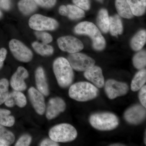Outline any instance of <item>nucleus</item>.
I'll return each mask as SVG.
<instances>
[{
  "label": "nucleus",
  "instance_id": "nucleus-10",
  "mask_svg": "<svg viewBox=\"0 0 146 146\" xmlns=\"http://www.w3.org/2000/svg\"><path fill=\"white\" fill-rule=\"evenodd\" d=\"M123 116L128 123L133 125L140 124L145 119L146 108L141 105H134L126 110Z\"/></svg>",
  "mask_w": 146,
  "mask_h": 146
},
{
  "label": "nucleus",
  "instance_id": "nucleus-17",
  "mask_svg": "<svg viewBox=\"0 0 146 146\" xmlns=\"http://www.w3.org/2000/svg\"><path fill=\"white\" fill-rule=\"evenodd\" d=\"M109 31L113 36H117L119 35L122 34V22L119 15L116 14L109 17Z\"/></svg>",
  "mask_w": 146,
  "mask_h": 146
},
{
  "label": "nucleus",
  "instance_id": "nucleus-20",
  "mask_svg": "<svg viewBox=\"0 0 146 146\" xmlns=\"http://www.w3.org/2000/svg\"><path fill=\"white\" fill-rule=\"evenodd\" d=\"M98 26L102 32L106 33L109 31V17L108 11L105 9H102L98 13L97 18Z\"/></svg>",
  "mask_w": 146,
  "mask_h": 146
},
{
  "label": "nucleus",
  "instance_id": "nucleus-13",
  "mask_svg": "<svg viewBox=\"0 0 146 146\" xmlns=\"http://www.w3.org/2000/svg\"><path fill=\"white\" fill-rule=\"evenodd\" d=\"M29 72L26 69L22 66H19L11 76V86L15 91H25L27 88L25 80L29 77Z\"/></svg>",
  "mask_w": 146,
  "mask_h": 146
},
{
  "label": "nucleus",
  "instance_id": "nucleus-11",
  "mask_svg": "<svg viewBox=\"0 0 146 146\" xmlns=\"http://www.w3.org/2000/svg\"><path fill=\"white\" fill-rule=\"evenodd\" d=\"M58 47L61 50L70 54L80 51L84 48V45L80 40L74 36H65L57 39Z\"/></svg>",
  "mask_w": 146,
  "mask_h": 146
},
{
  "label": "nucleus",
  "instance_id": "nucleus-12",
  "mask_svg": "<svg viewBox=\"0 0 146 146\" xmlns=\"http://www.w3.org/2000/svg\"><path fill=\"white\" fill-rule=\"evenodd\" d=\"M66 108V104L64 100L59 97L52 98L48 102L46 117L48 119H53L64 112Z\"/></svg>",
  "mask_w": 146,
  "mask_h": 146
},
{
  "label": "nucleus",
  "instance_id": "nucleus-31",
  "mask_svg": "<svg viewBox=\"0 0 146 146\" xmlns=\"http://www.w3.org/2000/svg\"><path fill=\"white\" fill-rule=\"evenodd\" d=\"M35 33L37 39L41 40L42 43L48 44L52 41V36L48 33L43 31H37Z\"/></svg>",
  "mask_w": 146,
  "mask_h": 146
},
{
  "label": "nucleus",
  "instance_id": "nucleus-32",
  "mask_svg": "<svg viewBox=\"0 0 146 146\" xmlns=\"http://www.w3.org/2000/svg\"><path fill=\"white\" fill-rule=\"evenodd\" d=\"M31 136L28 134H24L18 139L15 144V146H28L31 144Z\"/></svg>",
  "mask_w": 146,
  "mask_h": 146
},
{
  "label": "nucleus",
  "instance_id": "nucleus-30",
  "mask_svg": "<svg viewBox=\"0 0 146 146\" xmlns=\"http://www.w3.org/2000/svg\"><path fill=\"white\" fill-rule=\"evenodd\" d=\"M0 140L5 141L10 145L15 141V137L12 132L7 129L3 126L0 125Z\"/></svg>",
  "mask_w": 146,
  "mask_h": 146
},
{
  "label": "nucleus",
  "instance_id": "nucleus-7",
  "mask_svg": "<svg viewBox=\"0 0 146 146\" xmlns=\"http://www.w3.org/2000/svg\"><path fill=\"white\" fill-rule=\"evenodd\" d=\"M67 60L73 69L78 72H84L94 66L96 61L89 56L76 52L70 54Z\"/></svg>",
  "mask_w": 146,
  "mask_h": 146
},
{
  "label": "nucleus",
  "instance_id": "nucleus-33",
  "mask_svg": "<svg viewBox=\"0 0 146 146\" xmlns=\"http://www.w3.org/2000/svg\"><path fill=\"white\" fill-rule=\"evenodd\" d=\"M37 5L43 8H50L54 6L56 0H34Z\"/></svg>",
  "mask_w": 146,
  "mask_h": 146
},
{
  "label": "nucleus",
  "instance_id": "nucleus-25",
  "mask_svg": "<svg viewBox=\"0 0 146 146\" xmlns=\"http://www.w3.org/2000/svg\"><path fill=\"white\" fill-rule=\"evenodd\" d=\"M11 112L8 110L0 108V125L3 126L11 127L15 123L14 117L10 115Z\"/></svg>",
  "mask_w": 146,
  "mask_h": 146
},
{
  "label": "nucleus",
  "instance_id": "nucleus-35",
  "mask_svg": "<svg viewBox=\"0 0 146 146\" xmlns=\"http://www.w3.org/2000/svg\"><path fill=\"white\" fill-rule=\"evenodd\" d=\"M138 98L142 105L146 108V86L144 85L139 90Z\"/></svg>",
  "mask_w": 146,
  "mask_h": 146
},
{
  "label": "nucleus",
  "instance_id": "nucleus-27",
  "mask_svg": "<svg viewBox=\"0 0 146 146\" xmlns=\"http://www.w3.org/2000/svg\"><path fill=\"white\" fill-rule=\"evenodd\" d=\"M68 9L67 16L72 20H77L84 18L85 16V12L83 9L75 5H67Z\"/></svg>",
  "mask_w": 146,
  "mask_h": 146
},
{
  "label": "nucleus",
  "instance_id": "nucleus-36",
  "mask_svg": "<svg viewBox=\"0 0 146 146\" xmlns=\"http://www.w3.org/2000/svg\"><path fill=\"white\" fill-rule=\"evenodd\" d=\"M39 145L41 146H58L59 144L55 142L50 138H46L41 142Z\"/></svg>",
  "mask_w": 146,
  "mask_h": 146
},
{
  "label": "nucleus",
  "instance_id": "nucleus-43",
  "mask_svg": "<svg viewBox=\"0 0 146 146\" xmlns=\"http://www.w3.org/2000/svg\"><path fill=\"white\" fill-rule=\"evenodd\" d=\"M98 1L100 2H102L103 1V0H98Z\"/></svg>",
  "mask_w": 146,
  "mask_h": 146
},
{
  "label": "nucleus",
  "instance_id": "nucleus-28",
  "mask_svg": "<svg viewBox=\"0 0 146 146\" xmlns=\"http://www.w3.org/2000/svg\"><path fill=\"white\" fill-rule=\"evenodd\" d=\"M9 95L12 98L15 105L20 108H24L27 104V98L20 91L14 90L11 93H9Z\"/></svg>",
  "mask_w": 146,
  "mask_h": 146
},
{
  "label": "nucleus",
  "instance_id": "nucleus-2",
  "mask_svg": "<svg viewBox=\"0 0 146 146\" xmlns=\"http://www.w3.org/2000/svg\"><path fill=\"white\" fill-rule=\"evenodd\" d=\"M74 31L77 34L89 36L92 40L93 48L96 50L102 51L105 48V39L93 23L88 21L81 22L75 27Z\"/></svg>",
  "mask_w": 146,
  "mask_h": 146
},
{
  "label": "nucleus",
  "instance_id": "nucleus-3",
  "mask_svg": "<svg viewBox=\"0 0 146 146\" xmlns=\"http://www.w3.org/2000/svg\"><path fill=\"white\" fill-rule=\"evenodd\" d=\"M99 94L96 86L87 82H80L70 87L69 96L72 99L80 102L89 101L96 98Z\"/></svg>",
  "mask_w": 146,
  "mask_h": 146
},
{
  "label": "nucleus",
  "instance_id": "nucleus-16",
  "mask_svg": "<svg viewBox=\"0 0 146 146\" xmlns=\"http://www.w3.org/2000/svg\"><path fill=\"white\" fill-rule=\"evenodd\" d=\"M35 80L37 90L44 96H48L50 91L44 70L42 67L37 68L35 72Z\"/></svg>",
  "mask_w": 146,
  "mask_h": 146
},
{
  "label": "nucleus",
  "instance_id": "nucleus-18",
  "mask_svg": "<svg viewBox=\"0 0 146 146\" xmlns=\"http://www.w3.org/2000/svg\"><path fill=\"white\" fill-rule=\"evenodd\" d=\"M146 42V30H141L132 37L130 42L131 47L133 50L138 51L142 50Z\"/></svg>",
  "mask_w": 146,
  "mask_h": 146
},
{
  "label": "nucleus",
  "instance_id": "nucleus-40",
  "mask_svg": "<svg viewBox=\"0 0 146 146\" xmlns=\"http://www.w3.org/2000/svg\"><path fill=\"white\" fill-rule=\"evenodd\" d=\"M9 146L6 142L3 140H0V146Z\"/></svg>",
  "mask_w": 146,
  "mask_h": 146
},
{
  "label": "nucleus",
  "instance_id": "nucleus-34",
  "mask_svg": "<svg viewBox=\"0 0 146 146\" xmlns=\"http://www.w3.org/2000/svg\"><path fill=\"white\" fill-rule=\"evenodd\" d=\"M73 2L75 5L83 10H88L90 8L89 0H73Z\"/></svg>",
  "mask_w": 146,
  "mask_h": 146
},
{
  "label": "nucleus",
  "instance_id": "nucleus-1",
  "mask_svg": "<svg viewBox=\"0 0 146 146\" xmlns=\"http://www.w3.org/2000/svg\"><path fill=\"white\" fill-rule=\"evenodd\" d=\"M53 70L60 87L66 88L70 86L74 76L73 69L67 59L63 57L57 58L53 63Z\"/></svg>",
  "mask_w": 146,
  "mask_h": 146
},
{
  "label": "nucleus",
  "instance_id": "nucleus-38",
  "mask_svg": "<svg viewBox=\"0 0 146 146\" xmlns=\"http://www.w3.org/2000/svg\"><path fill=\"white\" fill-rule=\"evenodd\" d=\"M11 6L10 0H0V7L5 10H9Z\"/></svg>",
  "mask_w": 146,
  "mask_h": 146
},
{
  "label": "nucleus",
  "instance_id": "nucleus-5",
  "mask_svg": "<svg viewBox=\"0 0 146 146\" xmlns=\"http://www.w3.org/2000/svg\"><path fill=\"white\" fill-rule=\"evenodd\" d=\"M49 136L57 143H67L75 140L78 132L75 128L68 123H61L54 126L50 129Z\"/></svg>",
  "mask_w": 146,
  "mask_h": 146
},
{
  "label": "nucleus",
  "instance_id": "nucleus-4",
  "mask_svg": "<svg viewBox=\"0 0 146 146\" xmlns=\"http://www.w3.org/2000/svg\"><path fill=\"white\" fill-rule=\"evenodd\" d=\"M89 121L93 127L102 131L113 130L119 124V120L117 115L110 112L94 113L90 116Z\"/></svg>",
  "mask_w": 146,
  "mask_h": 146
},
{
  "label": "nucleus",
  "instance_id": "nucleus-9",
  "mask_svg": "<svg viewBox=\"0 0 146 146\" xmlns=\"http://www.w3.org/2000/svg\"><path fill=\"white\" fill-rule=\"evenodd\" d=\"M104 86L106 94L110 100L125 96L129 90L127 84L114 79L108 80L105 83Z\"/></svg>",
  "mask_w": 146,
  "mask_h": 146
},
{
  "label": "nucleus",
  "instance_id": "nucleus-26",
  "mask_svg": "<svg viewBox=\"0 0 146 146\" xmlns=\"http://www.w3.org/2000/svg\"><path fill=\"white\" fill-rule=\"evenodd\" d=\"M133 66L136 69H144L146 65V52L145 50H141L134 55L132 59Z\"/></svg>",
  "mask_w": 146,
  "mask_h": 146
},
{
  "label": "nucleus",
  "instance_id": "nucleus-22",
  "mask_svg": "<svg viewBox=\"0 0 146 146\" xmlns=\"http://www.w3.org/2000/svg\"><path fill=\"white\" fill-rule=\"evenodd\" d=\"M115 7L119 16L126 19L133 17L129 6L126 0H116Z\"/></svg>",
  "mask_w": 146,
  "mask_h": 146
},
{
  "label": "nucleus",
  "instance_id": "nucleus-39",
  "mask_svg": "<svg viewBox=\"0 0 146 146\" xmlns=\"http://www.w3.org/2000/svg\"><path fill=\"white\" fill-rule=\"evenodd\" d=\"M59 14L61 16H67L68 15V9L67 6L61 5L59 8Z\"/></svg>",
  "mask_w": 146,
  "mask_h": 146
},
{
  "label": "nucleus",
  "instance_id": "nucleus-37",
  "mask_svg": "<svg viewBox=\"0 0 146 146\" xmlns=\"http://www.w3.org/2000/svg\"><path fill=\"white\" fill-rule=\"evenodd\" d=\"M7 54V51L5 48L0 49V69L3 66L4 61L5 60Z\"/></svg>",
  "mask_w": 146,
  "mask_h": 146
},
{
  "label": "nucleus",
  "instance_id": "nucleus-8",
  "mask_svg": "<svg viewBox=\"0 0 146 146\" xmlns=\"http://www.w3.org/2000/svg\"><path fill=\"white\" fill-rule=\"evenodd\" d=\"M9 48L13 56L21 62L28 63L33 58L31 50L18 39H11L9 43Z\"/></svg>",
  "mask_w": 146,
  "mask_h": 146
},
{
  "label": "nucleus",
  "instance_id": "nucleus-42",
  "mask_svg": "<svg viewBox=\"0 0 146 146\" xmlns=\"http://www.w3.org/2000/svg\"><path fill=\"white\" fill-rule=\"evenodd\" d=\"M2 15V14L1 12V11H0V18H1V17Z\"/></svg>",
  "mask_w": 146,
  "mask_h": 146
},
{
  "label": "nucleus",
  "instance_id": "nucleus-41",
  "mask_svg": "<svg viewBox=\"0 0 146 146\" xmlns=\"http://www.w3.org/2000/svg\"><path fill=\"white\" fill-rule=\"evenodd\" d=\"M110 146H125V145H123L122 144L120 143H115L112 144V145H110Z\"/></svg>",
  "mask_w": 146,
  "mask_h": 146
},
{
  "label": "nucleus",
  "instance_id": "nucleus-6",
  "mask_svg": "<svg viewBox=\"0 0 146 146\" xmlns=\"http://www.w3.org/2000/svg\"><path fill=\"white\" fill-rule=\"evenodd\" d=\"M29 26L36 31H53L58 27V23L53 18L41 15H33L29 19Z\"/></svg>",
  "mask_w": 146,
  "mask_h": 146
},
{
  "label": "nucleus",
  "instance_id": "nucleus-24",
  "mask_svg": "<svg viewBox=\"0 0 146 146\" xmlns=\"http://www.w3.org/2000/svg\"><path fill=\"white\" fill-rule=\"evenodd\" d=\"M32 46L35 51L42 56H49L53 54V48L50 45L38 42H34Z\"/></svg>",
  "mask_w": 146,
  "mask_h": 146
},
{
  "label": "nucleus",
  "instance_id": "nucleus-23",
  "mask_svg": "<svg viewBox=\"0 0 146 146\" xmlns=\"http://www.w3.org/2000/svg\"><path fill=\"white\" fill-rule=\"evenodd\" d=\"M18 9L25 15L33 13L37 9V6L34 0H21L18 3Z\"/></svg>",
  "mask_w": 146,
  "mask_h": 146
},
{
  "label": "nucleus",
  "instance_id": "nucleus-29",
  "mask_svg": "<svg viewBox=\"0 0 146 146\" xmlns=\"http://www.w3.org/2000/svg\"><path fill=\"white\" fill-rule=\"evenodd\" d=\"M9 82L7 79L0 80V105L5 102L9 94Z\"/></svg>",
  "mask_w": 146,
  "mask_h": 146
},
{
  "label": "nucleus",
  "instance_id": "nucleus-14",
  "mask_svg": "<svg viewBox=\"0 0 146 146\" xmlns=\"http://www.w3.org/2000/svg\"><path fill=\"white\" fill-rule=\"evenodd\" d=\"M29 97L33 108L39 115H44L46 110V104L44 95L33 87L28 90Z\"/></svg>",
  "mask_w": 146,
  "mask_h": 146
},
{
  "label": "nucleus",
  "instance_id": "nucleus-15",
  "mask_svg": "<svg viewBox=\"0 0 146 146\" xmlns=\"http://www.w3.org/2000/svg\"><path fill=\"white\" fill-rule=\"evenodd\" d=\"M84 75L87 80L92 82L97 88H102L104 86L105 80L100 67L94 65L84 71Z\"/></svg>",
  "mask_w": 146,
  "mask_h": 146
},
{
  "label": "nucleus",
  "instance_id": "nucleus-21",
  "mask_svg": "<svg viewBox=\"0 0 146 146\" xmlns=\"http://www.w3.org/2000/svg\"><path fill=\"white\" fill-rule=\"evenodd\" d=\"M146 82V70L143 69L140 70L133 78L131 84V89L133 92L140 90L145 85Z\"/></svg>",
  "mask_w": 146,
  "mask_h": 146
},
{
  "label": "nucleus",
  "instance_id": "nucleus-19",
  "mask_svg": "<svg viewBox=\"0 0 146 146\" xmlns=\"http://www.w3.org/2000/svg\"><path fill=\"white\" fill-rule=\"evenodd\" d=\"M133 16H141L145 13L146 0H126Z\"/></svg>",
  "mask_w": 146,
  "mask_h": 146
}]
</instances>
